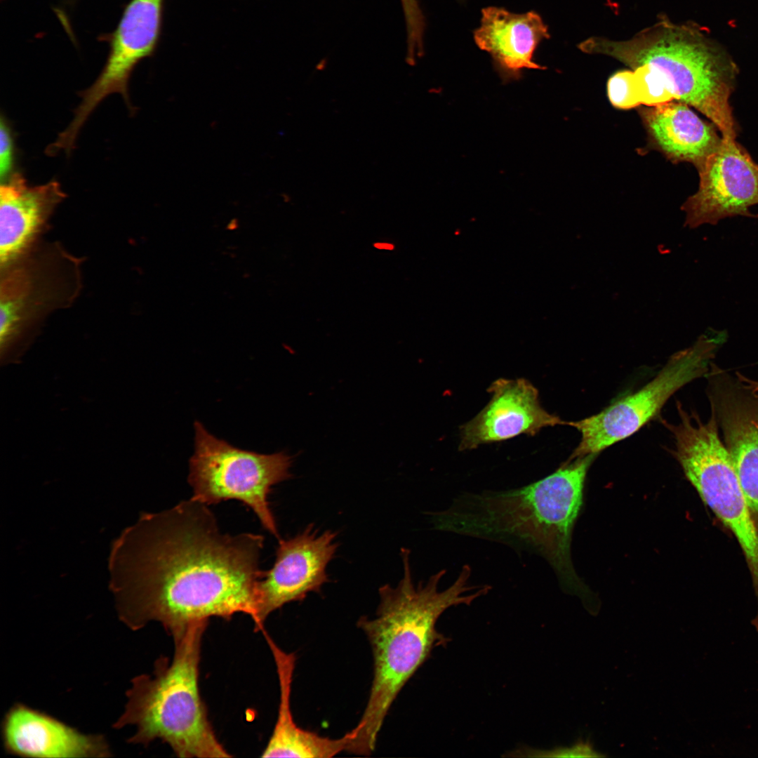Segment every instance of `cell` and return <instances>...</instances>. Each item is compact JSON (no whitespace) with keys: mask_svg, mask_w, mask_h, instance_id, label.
Returning <instances> with one entry per match:
<instances>
[{"mask_svg":"<svg viewBox=\"0 0 758 758\" xmlns=\"http://www.w3.org/2000/svg\"><path fill=\"white\" fill-rule=\"evenodd\" d=\"M262 535L222 533L192 498L142 512L111 545L109 589L119 619L137 630L158 622L171 634L212 617L248 615L258 631Z\"/></svg>","mask_w":758,"mask_h":758,"instance_id":"6da1fadb","label":"cell"},{"mask_svg":"<svg viewBox=\"0 0 758 758\" xmlns=\"http://www.w3.org/2000/svg\"><path fill=\"white\" fill-rule=\"evenodd\" d=\"M409 554V550H401L404 573L399 583L379 588L375 616L361 617L357 622L373 658L369 697L360 721L351 730L354 738L349 752L358 755H368L374 750L385 717L401 689L432 649L448 641L435 627L441 614L451 607L470 606L491 590L488 585H471L472 570L467 564L444 590H439V584L445 569L415 585Z\"/></svg>","mask_w":758,"mask_h":758,"instance_id":"7a4b0ae2","label":"cell"},{"mask_svg":"<svg viewBox=\"0 0 758 758\" xmlns=\"http://www.w3.org/2000/svg\"><path fill=\"white\" fill-rule=\"evenodd\" d=\"M595 456L567 460L552 474L519 488L460 494L445 509L432 513L433 528L537 554L552 566L564 587L583 592L570 546Z\"/></svg>","mask_w":758,"mask_h":758,"instance_id":"3957f363","label":"cell"},{"mask_svg":"<svg viewBox=\"0 0 758 758\" xmlns=\"http://www.w3.org/2000/svg\"><path fill=\"white\" fill-rule=\"evenodd\" d=\"M584 53L612 57L632 69L646 65L666 82L674 100L706 116L725 139H736L738 124L729 98L738 67L727 53L693 22L676 24L665 15L628 40L592 36Z\"/></svg>","mask_w":758,"mask_h":758,"instance_id":"277c9868","label":"cell"},{"mask_svg":"<svg viewBox=\"0 0 758 758\" xmlns=\"http://www.w3.org/2000/svg\"><path fill=\"white\" fill-rule=\"evenodd\" d=\"M208 620L178 629L173 657H160L152 675L132 680L125 709L114 726H135L129 743L147 746L158 739L179 757H230L211 724L199 687L204 632Z\"/></svg>","mask_w":758,"mask_h":758,"instance_id":"5b68a950","label":"cell"},{"mask_svg":"<svg viewBox=\"0 0 758 758\" xmlns=\"http://www.w3.org/2000/svg\"><path fill=\"white\" fill-rule=\"evenodd\" d=\"M679 420L663 421L674 439L673 455L703 501L728 527L745 557L758 592V526L752 517L714 413L704 421L677 407Z\"/></svg>","mask_w":758,"mask_h":758,"instance_id":"8992f818","label":"cell"},{"mask_svg":"<svg viewBox=\"0 0 758 758\" xmlns=\"http://www.w3.org/2000/svg\"><path fill=\"white\" fill-rule=\"evenodd\" d=\"M194 427V452L188 475L192 498L207 505L239 500L279 540L268 496L274 485L291 476V457L283 452L262 454L243 450L218 439L199 421Z\"/></svg>","mask_w":758,"mask_h":758,"instance_id":"52a82bcc","label":"cell"},{"mask_svg":"<svg viewBox=\"0 0 758 758\" xmlns=\"http://www.w3.org/2000/svg\"><path fill=\"white\" fill-rule=\"evenodd\" d=\"M726 338L724 331L702 334L692 345L674 353L658 374L639 390L595 415L568 422L567 425L580 434V440L568 460L597 455L637 432L658 415L677 391L707 375Z\"/></svg>","mask_w":758,"mask_h":758,"instance_id":"ba28073f","label":"cell"},{"mask_svg":"<svg viewBox=\"0 0 758 758\" xmlns=\"http://www.w3.org/2000/svg\"><path fill=\"white\" fill-rule=\"evenodd\" d=\"M79 267L78 259L53 244L35 247L1 270V347L31 324L74 300L81 287Z\"/></svg>","mask_w":758,"mask_h":758,"instance_id":"9c48e42d","label":"cell"},{"mask_svg":"<svg viewBox=\"0 0 758 758\" xmlns=\"http://www.w3.org/2000/svg\"><path fill=\"white\" fill-rule=\"evenodd\" d=\"M697 169L698 190L681 206L685 226L715 225L737 215L758 218L750 211L758 204V164L736 140L722 138L719 147Z\"/></svg>","mask_w":758,"mask_h":758,"instance_id":"30bf717a","label":"cell"},{"mask_svg":"<svg viewBox=\"0 0 758 758\" xmlns=\"http://www.w3.org/2000/svg\"><path fill=\"white\" fill-rule=\"evenodd\" d=\"M337 533L309 525L295 536L278 540L276 559L259 583V631L268 616L286 604L320 592L330 581L327 567L338 547Z\"/></svg>","mask_w":758,"mask_h":758,"instance_id":"8fae6325","label":"cell"},{"mask_svg":"<svg viewBox=\"0 0 758 758\" xmlns=\"http://www.w3.org/2000/svg\"><path fill=\"white\" fill-rule=\"evenodd\" d=\"M707 395L742 491L758 518V395L712 364Z\"/></svg>","mask_w":758,"mask_h":758,"instance_id":"7c38bea8","label":"cell"},{"mask_svg":"<svg viewBox=\"0 0 758 758\" xmlns=\"http://www.w3.org/2000/svg\"><path fill=\"white\" fill-rule=\"evenodd\" d=\"M164 0H131L108 39L109 51L95 82L79 93V109L91 114L109 94L119 93L131 109L128 84L142 59L154 51L160 35Z\"/></svg>","mask_w":758,"mask_h":758,"instance_id":"4fadbf2b","label":"cell"},{"mask_svg":"<svg viewBox=\"0 0 758 758\" xmlns=\"http://www.w3.org/2000/svg\"><path fill=\"white\" fill-rule=\"evenodd\" d=\"M487 405L460 427L459 450L507 440L520 434L533 436L542 429L567 425V421L544 409L536 387L524 378H499L488 388Z\"/></svg>","mask_w":758,"mask_h":758,"instance_id":"5bb4252c","label":"cell"},{"mask_svg":"<svg viewBox=\"0 0 758 758\" xmlns=\"http://www.w3.org/2000/svg\"><path fill=\"white\" fill-rule=\"evenodd\" d=\"M60 183L29 185L14 172L0 186V267L4 270L36 245L51 216L66 198Z\"/></svg>","mask_w":758,"mask_h":758,"instance_id":"9a60e30c","label":"cell"},{"mask_svg":"<svg viewBox=\"0 0 758 758\" xmlns=\"http://www.w3.org/2000/svg\"><path fill=\"white\" fill-rule=\"evenodd\" d=\"M550 37L547 26L535 11L517 13L496 6L481 9L480 25L473 32L475 44L490 55L505 81L519 78L526 69H544L534 54Z\"/></svg>","mask_w":758,"mask_h":758,"instance_id":"2e32d148","label":"cell"},{"mask_svg":"<svg viewBox=\"0 0 758 758\" xmlns=\"http://www.w3.org/2000/svg\"><path fill=\"white\" fill-rule=\"evenodd\" d=\"M3 736L8 752L32 757H107L111 752L102 736L86 735L23 705L6 714Z\"/></svg>","mask_w":758,"mask_h":758,"instance_id":"e0dca14e","label":"cell"},{"mask_svg":"<svg viewBox=\"0 0 758 758\" xmlns=\"http://www.w3.org/2000/svg\"><path fill=\"white\" fill-rule=\"evenodd\" d=\"M640 115L653 145L674 163L689 162L698 168L722 142L717 126L686 103L672 100L647 107Z\"/></svg>","mask_w":758,"mask_h":758,"instance_id":"ac0fdd59","label":"cell"},{"mask_svg":"<svg viewBox=\"0 0 758 758\" xmlns=\"http://www.w3.org/2000/svg\"><path fill=\"white\" fill-rule=\"evenodd\" d=\"M262 632L274 659L280 700L274 728L261 757L328 758L347 752L352 740L350 731L341 738H330L301 729L294 722L290 700L296 657L279 647L265 629Z\"/></svg>","mask_w":758,"mask_h":758,"instance_id":"d6986e66","label":"cell"},{"mask_svg":"<svg viewBox=\"0 0 758 758\" xmlns=\"http://www.w3.org/2000/svg\"><path fill=\"white\" fill-rule=\"evenodd\" d=\"M633 72L641 105L651 107L674 100L666 82L653 69L642 65Z\"/></svg>","mask_w":758,"mask_h":758,"instance_id":"ffe728a7","label":"cell"},{"mask_svg":"<svg viewBox=\"0 0 758 758\" xmlns=\"http://www.w3.org/2000/svg\"><path fill=\"white\" fill-rule=\"evenodd\" d=\"M608 95L614 107L630 109L641 105L633 71L614 74L608 81Z\"/></svg>","mask_w":758,"mask_h":758,"instance_id":"44dd1931","label":"cell"},{"mask_svg":"<svg viewBox=\"0 0 758 758\" xmlns=\"http://www.w3.org/2000/svg\"><path fill=\"white\" fill-rule=\"evenodd\" d=\"M524 757H599L601 754L596 751L589 741L580 740L570 747H561L550 750H528L523 752Z\"/></svg>","mask_w":758,"mask_h":758,"instance_id":"7402d4cb","label":"cell"},{"mask_svg":"<svg viewBox=\"0 0 758 758\" xmlns=\"http://www.w3.org/2000/svg\"><path fill=\"white\" fill-rule=\"evenodd\" d=\"M14 140L11 130L4 117L0 123V175L1 181L13 173L14 165Z\"/></svg>","mask_w":758,"mask_h":758,"instance_id":"603a6c76","label":"cell"},{"mask_svg":"<svg viewBox=\"0 0 758 758\" xmlns=\"http://www.w3.org/2000/svg\"><path fill=\"white\" fill-rule=\"evenodd\" d=\"M374 248L380 251H393L396 248V246L394 243L389 241H375L372 244Z\"/></svg>","mask_w":758,"mask_h":758,"instance_id":"cb8c5ba5","label":"cell"},{"mask_svg":"<svg viewBox=\"0 0 758 758\" xmlns=\"http://www.w3.org/2000/svg\"><path fill=\"white\" fill-rule=\"evenodd\" d=\"M460 1H464L465 0H460Z\"/></svg>","mask_w":758,"mask_h":758,"instance_id":"d4e9b609","label":"cell"}]
</instances>
